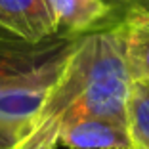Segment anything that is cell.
I'll use <instances>...</instances> for the list:
<instances>
[{"mask_svg":"<svg viewBox=\"0 0 149 149\" xmlns=\"http://www.w3.org/2000/svg\"><path fill=\"white\" fill-rule=\"evenodd\" d=\"M120 77H128L120 23L80 35L15 149L57 147V128L65 111L96 86Z\"/></svg>","mask_w":149,"mask_h":149,"instance_id":"1","label":"cell"},{"mask_svg":"<svg viewBox=\"0 0 149 149\" xmlns=\"http://www.w3.org/2000/svg\"><path fill=\"white\" fill-rule=\"evenodd\" d=\"M77 40L67 35L27 40L0 27V94L27 86L50 88Z\"/></svg>","mask_w":149,"mask_h":149,"instance_id":"2","label":"cell"},{"mask_svg":"<svg viewBox=\"0 0 149 149\" xmlns=\"http://www.w3.org/2000/svg\"><path fill=\"white\" fill-rule=\"evenodd\" d=\"M57 143L69 149H132L128 123L86 117L61 128Z\"/></svg>","mask_w":149,"mask_h":149,"instance_id":"3","label":"cell"},{"mask_svg":"<svg viewBox=\"0 0 149 149\" xmlns=\"http://www.w3.org/2000/svg\"><path fill=\"white\" fill-rule=\"evenodd\" d=\"M0 27L27 40L57 35L46 0H0Z\"/></svg>","mask_w":149,"mask_h":149,"instance_id":"4","label":"cell"},{"mask_svg":"<svg viewBox=\"0 0 149 149\" xmlns=\"http://www.w3.org/2000/svg\"><path fill=\"white\" fill-rule=\"evenodd\" d=\"M130 82H149V13L128 6L120 19Z\"/></svg>","mask_w":149,"mask_h":149,"instance_id":"5","label":"cell"},{"mask_svg":"<svg viewBox=\"0 0 149 149\" xmlns=\"http://www.w3.org/2000/svg\"><path fill=\"white\" fill-rule=\"evenodd\" d=\"M54 15L57 35L80 36L109 17L111 6L105 0H46Z\"/></svg>","mask_w":149,"mask_h":149,"instance_id":"6","label":"cell"},{"mask_svg":"<svg viewBox=\"0 0 149 149\" xmlns=\"http://www.w3.org/2000/svg\"><path fill=\"white\" fill-rule=\"evenodd\" d=\"M50 88L27 86V88H15V90H8V92L0 94V123L21 130L23 136L25 128L29 126V123L38 113Z\"/></svg>","mask_w":149,"mask_h":149,"instance_id":"7","label":"cell"},{"mask_svg":"<svg viewBox=\"0 0 149 149\" xmlns=\"http://www.w3.org/2000/svg\"><path fill=\"white\" fill-rule=\"evenodd\" d=\"M128 130L132 149H149V86L132 82L128 94Z\"/></svg>","mask_w":149,"mask_h":149,"instance_id":"8","label":"cell"},{"mask_svg":"<svg viewBox=\"0 0 149 149\" xmlns=\"http://www.w3.org/2000/svg\"><path fill=\"white\" fill-rule=\"evenodd\" d=\"M21 140V130L0 123V149H15Z\"/></svg>","mask_w":149,"mask_h":149,"instance_id":"9","label":"cell"},{"mask_svg":"<svg viewBox=\"0 0 149 149\" xmlns=\"http://www.w3.org/2000/svg\"><path fill=\"white\" fill-rule=\"evenodd\" d=\"M130 6H134V8L149 13V0H130Z\"/></svg>","mask_w":149,"mask_h":149,"instance_id":"10","label":"cell"},{"mask_svg":"<svg viewBox=\"0 0 149 149\" xmlns=\"http://www.w3.org/2000/svg\"><path fill=\"white\" fill-rule=\"evenodd\" d=\"M124 2H130V0H124Z\"/></svg>","mask_w":149,"mask_h":149,"instance_id":"11","label":"cell"},{"mask_svg":"<svg viewBox=\"0 0 149 149\" xmlns=\"http://www.w3.org/2000/svg\"><path fill=\"white\" fill-rule=\"evenodd\" d=\"M50 149H56V147H50Z\"/></svg>","mask_w":149,"mask_h":149,"instance_id":"12","label":"cell"},{"mask_svg":"<svg viewBox=\"0 0 149 149\" xmlns=\"http://www.w3.org/2000/svg\"><path fill=\"white\" fill-rule=\"evenodd\" d=\"M147 86H149V82H147Z\"/></svg>","mask_w":149,"mask_h":149,"instance_id":"13","label":"cell"}]
</instances>
